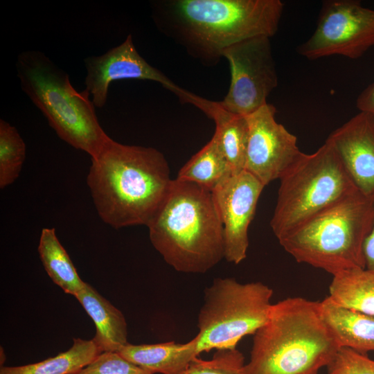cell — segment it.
Listing matches in <instances>:
<instances>
[{
	"instance_id": "6da1fadb",
	"label": "cell",
	"mask_w": 374,
	"mask_h": 374,
	"mask_svg": "<svg viewBox=\"0 0 374 374\" xmlns=\"http://www.w3.org/2000/svg\"><path fill=\"white\" fill-rule=\"evenodd\" d=\"M150 6L157 29L206 66L236 43L273 37L284 9L280 0H156Z\"/></svg>"
},
{
	"instance_id": "7a4b0ae2",
	"label": "cell",
	"mask_w": 374,
	"mask_h": 374,
	"mask_svg": "<svg viewBox=\"0 0 374 374\" xmlns=\"http://www.w3.org/2000/svg\"><path fill=\"white\" fill-rule=\"evenodd\" d=\"M91 161L87 184L100 219L116 229L147 226L172 180L164 155L110 138Z\"/></svg>"
},
{
	"instance_id": "3957f363",
	"label": "cell",
	"mask_w": 374,
	"mask_h": 374,
	"mask_svg": "<svg viewBox=\"0 0 374 374\" xmlns=\"http://www.w3.org/2000/svg\"><path fill=\"white\" fill-rule=\"evenodd\" d=\"M154 249L177 271L203 274L224 258V231L211 192L172 179L146 226Z\"/></svg>"
},
{
	"instance_id": "277c9868",
	"label": "cell",
	"mask_w": 374,
	"mask_h": 374,
	"mask_svg": "<svg viewBox=\"0 0 374 374\" xmlns=\"http://www.w3.org/2000/svg\"><path fill=\"white\" fill-rule=\"evenodd\" d=\"M253 335L241 374H318L340 348L319 302L299 296L273 304L267 321Z\"/></svg>"
},
{
	"instance_id": "5b68a950",
	"label": "cell",
	"mask_w": 374,
	"mask_h": 374,
	"mask_svg": "<svg viewBox=\"0 0 374 374\" xmlns=\"http://www.w3.org/2000/svg\"><path fill=\"white\" fill-rule=\"evenodd\" d=\"M373 223V198L357 190L278 240L298 262L333 276L366 267L364 245Z\"/></svg>"
},
{
	"instance_id": "8992f818",
	"label": "cell",
	"mask_w": 374,
	"mask_h": 374,
	"mask_svg": "<svg viewBox=\"0 0 374 374\" xmlns=\"http://www.w3.org/2000/svg\"><path fill=\"white\" fill-rule=\"evenodd\" d=\"M16 69L22 90L57 135L91 157L97 154L110 137L98 121L90 94L76 91L68 73L39 51L20 53Z\"/></svg>"
},
{
	"instance_id": "52a82bcc",
	"label": "cell",
	"mask_w": 374,
	"mask_h": 374,
	"mask_svg": "<svg viewBox=\"0 0 374 374\" xmlns=\"http://www.w3.org/2000/svg\"><path fill=\"white\" fill-rule=\"evenodd\" d=\"M270 226L278 240L321 211L358 190L332 145L302 153L282 175Z\"/></svg>"
},
{
	"instance_id": "ba28073f",
	"label": "cell",
	"mask_w": 374,
	"mask_h": 374,
	"mask_svg": "<svg viewBox=\"0 0 374 374\" xmlns=\"http://www.w3.org/2000/svg\"><path fill=\"white\" fill-rule=\"evenodd\" d=\"M273 290L262 282L217 278L204 290L195 336L198 353L236 348L268 320Z\"/></svg>"
},
{
	"instance_id": "9c48e42d",
	"label": "cell",
	"mask_w": 374,
	"mask_h": 374,
	"mask_svg": "<svg viewBox=\"0 0 374 374\" xmlns=\"http://www.w3.org/2000/svg\"><path fill=\"white\" fill-rule=\"evenodd\" d=\"M374 46V10L356 0H328L322 3L317 27L297 47L308 60L341 55L362 57Z\"/></svg>"
},
{
	"instance_id": "30bf717a",
	"label": "cell",
	"mask_w": 374,
	"mask_h": 374,
	"mask_svg": "<svg viewBox=\"0 0 374 374\" xmlns=\"http://www.w3.org/2000/svg\"><path fill=\"white\" fill-rule=\"evenodd\" d=\"M230 69V84L220 101L228 110L248 116L267 104L278 86L270 37L257 36L236 43L222 53Z\"/></svg>"
},
{
	"instance_id": "8fae6325",
	"label": "cell",
	"mask_w": 374,
	"mask_h": 374,
	"mask_svg": "<svg viewBox=\"0 0 374 374\" xmlns=\"http://www.w3.org/2000/svg\"><path fill=\"white\" fill-rule=\"evenodd\" d=\"M276 107L267 103L247 116L249 134L244 170L265 186L282 175L303 153L297 139L276 120Z\"/></svg>"
},
{
	"instance_id": "7c38bea8",
	"label": "cell",
	"mask_w": 374,
	"mask_h": 374,
	"mask_svg": "<svg viewBox=\"0 0 374 374\" xmlns=\"http://www.w3.org/2000/svg\"><path fill=\"white\" fill-rule=\"evenodd\" d=\"M265 186L243 170L233 175L211 191L224 231V258L239 264L247 257L248 229Z\"/></svg>"
},
{
	"instance_id": "4fadbf2b",
	"label": "cell",
	"mask_w": 374,
	"mask_h": 374,
	"mask_svg": "<svg viewBox=\"0 0 374 374\" xmlns=\"http://www.w3.org/2000/svg\"><path fill=\"white\" fill-rule=\"evenodd\" d=\"M84 63L87 70L85 90L98 108L106 104L109 85L116 80H151L160 83L169 91L177 85L139 53L131 35L104 54L84 58Z\"/></svg>"
},
{
	"instance_id": "5bb4252c",
	"label": "cell",
	"mask_w": 374,
	"mask_h": 374,
	"mask_svg": "<svg viewBox=\"0 0 374 374\" xmlns=\"http://www.w3.org/2000/svg\"><path fill=\"white\" fill-rule=\"evenodd\" d=\"M334 148L357 188L374 194V114L359 112L326 139Z\"/></svg>"
},
{
	"instance_id": "9a60e30c",
	"label": "cell",
	"mask_w": 374,
	"mask_h": 374,
	"mask_svg": "<svg viewBox=\"0 0 374 374\" xmlns=\"http://www.w3.org/2000/svg\"><path fill=\"white\" fill-rule=\"evenodd\" d=\"M181 103L193 105L215 124L217 134L233 174L244 170L249 127L247 116L226 109L220 102L208 100L175 86L170 90Z\"/></svg>"
},
{
	"instance_id": "2e32d148",
	"label": "cell",
	"mask_w": 374,
	"mask_h": 374,
	"mask_svg": "<svg viewBox=\"0 0 374 374\" xmlns=\"http://www.w3.org/2000/svg\"><path fill=\"white\" fill-rule=\"evenodd\" d=\"M117 352L152 374H181L199 355L195 337L184 344L168 341L134 345L127 343Z\"/></svg>"
},
{
	"instance_id": "e0dca14e",
	"label": "cell",
	"mask_w": 374,
	"mask_h": 374,
	"mask_svg": "<svg viewBox=\"0 0 374 374\" xmlns=\"http://www.w3.org/2000/svg\"><path fill=\"white\" fill-rule=\"evenodd\" d=\"M96 326L92 339L102 352H117L127 344V326L123 314L85 283L75 296Z\"/></svg>"
},
{
	"instance_id": "ac0fdd59",
	"label": "cell",
	"mask_w": 374,
	"mask_h": 374,
	"mask_svg": "<svg viewBox=\"0 0 374 374\" xmlns=\"http://www.w3.org/2000/svg\"><path fill=\"white\" fill-rule=\"evenodd\" d=\"M322 319L340 347L367 354L374 351V316L344 308L328 296L319 302Z\"/></svg>"
},
{
	"instance_id": "d6986e66",
	"label": "cell",
	"mask_w": 374,
	"mask_h": 374,
	"mask_svg": "<svg viewBox=\"0 0 374 374\" xmlns=\"http://www.w3.org/2000/svg\"><path fill=\"white\" fill-rule=\"evenodd\" d=\"M329 293L337 305L374 316V270L353 268L333 275Z\"/></svg>"
},
{
	"instance_id": "ffe728a7",
	"label": "cell",
	"mask_w": 374,
	"mask_h": 374,
	"mask_svg": "<svg viewBox=\"0 0 374 374\" xmlns=\"http://www.w3.org/2000/svg\"><path fill=\"white\" fill-rule=\"evenodd\" d=\"M233 174L217 134L179 170L176 179L212 191Z\"/></svg>"
},
{
	"instance_id": "44dd1931",
	"label": "cell",
	"mask_w": 374,
	"mask_h": 374,
	"mask_svg": "<svg viewBox=\"0 0 374 374\" xmlns=\"http://www.w3.org/2000/svg\"><path fill=\"white\" fill-rule=\"evenodd\" d=\"M100 353L93 339L73 338L64 352L33 364L1 366L0 374H78Z\"/></svg>"
},
{
	"instance_id": "7402d4cb",
	"label": "cell",
	"mask_w": 374,
	"mask_h": 374,
	"mask_svg": "<svg viewBox=\"0 0 374 374\" xmlns=\"http://www.w3.org/2000/svg\"><path fill=\"white\" fill-rule=\"evenodd\" d=\"M37 251L44 269L52 281L65 293L75 296L85 285L60 243L54 228H43Z\"/></svg>"
},
{
	"instance_id": "603a6c76",
	"label": "cell",
	"mask_w": 374,
	"mask_h": 374,
	"mask_svg": "<svg viewBox=\"0 0 374 374\" xmlns=\"http://www.w3.org/2000/svg\"><path fill=\"white\" fill-rule=\"evenodd\" d=\"M26 159V145L17 130L0 120V188L12 184L19 176Z\"/></svg>"
},
{
	"instance_id": "cb8c5ba5",
	"label": "cell",
	"mask_w": 374,
	"mask_h": 374,
	"mask_svg": "<svg viewBox=\"0 0 374 374\" xmlns=\"http://www.w3.org/2000/svg\"><path fill=\"white\" fill-rule=\"evenodd\" d=\"M243 354L235 348L217 350L209 360L196 357L181 374H241Z\"/></svg>"
},
{
	"instance_id": "d4e9b609",
	"label": "cell",
	"mask_w": 374,
	"mask_h": 374,
	"mask_svg": "<svg viewBox=\"0 0 374 374\" xmlns=\"http://www.w3.org/2000/svg\"><path fill=\"white\" fill-rule=\"evenodd\" d=\"M327 369L328 374H374V360L367 354L340 347Z\"/></svg>"
},
{
	"instance_id": "484cf974",
	"label": "cell",
	"mask_w": 374,
	"mask_h": 374,
	"mask_svg": "<svg viewBox=\"0 0 374 374\" xmlns=\"http://www.w3.org/2000/svg\"><path fill=\"white\" fill-rule=\"evenodd\" d=\"M78 374H152L118 352H102Z\"/></svg>"
},
{
	"instance_id": "4316f807",
	"label": "cell",
	"mask_w": 374,
	"mask_h": 374,
	"mask_svg": "<svg viewBox=\"0 0 374 374\" xmlns=\"http://www.w3.org/2000/svg\"><path fill=\"white\" fill-rule=\"evenodd\" d=\"M356 105L359 112L374 114V82L360 93Z\"/></svg>"
},
{
	"instance_id": "83f0119b",
	"label": "cell",
	"mask_w": 374,
	"mask_h": 374,
	"mask_svg": "<svg viewBox=\"0 0 374 374\" xmlns=\"http://www.w3.org/2000/svg\"><path fill=\"white\" fill-rule=\"evenodd\" d=\"M364 256L366 268L374 270V223L364 245Z\"/></svg>"
}]
</instances>
